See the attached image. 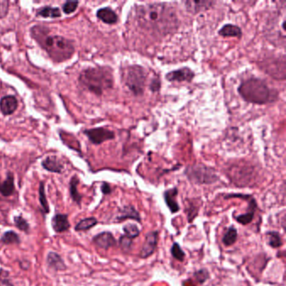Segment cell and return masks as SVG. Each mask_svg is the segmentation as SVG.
<instances>
[{"mask_svg": "<svg viewBox=\"0 0 286 286\" xmlns=\"http://www.w3.org/2000/svg\"><path fill=\"white\" fill-rule=\"evenodd\" d=\"M36 16L49 19H57L61 16V10L57 7H52L51 5H46L36 11Z\"/></svg>", "mask_w": 286, "mask_h": 286, "instance_id": "cell-24", "label": "cell"}, {"mask_svg": "<svg viewBox=\"0 0 286 286\" xmlns=\"http://www.w3.org/2000/svg\"><path fill=\"white\" fill-rule=\"evenodd\" d=\"M0 242L5 245L20 244V236L15 231L9 230V231L4 232V234L2 235L1 239H0Z\"/></svg>", "mask_w": 286, "mask_h": 286, "instance_id": "cell-29", "label": "cell"}, {"mask_svg": "<svg viewBox=\"0 0 286 286\" xmlns=\"http://www.w3.org/2000/svg\"><path fill=\"white\" fill-rule=\"evenodd\" d=\"M78 5V1H67V2L63 4V5L61 6V9H62L64 14L71 15L77 10Z\"/></svg>", "mask_w": 286, "mask_h": 286, "instance_id": "cell-35", "label": "cell"}, {"mask_svg": "<svg viewBox=\"0 0 286 286\" xmlns=\"http://www.w3.org/2000/svg\"><path fill=\"white\" fill-rule=\"evenodd\" d=\"M93 242L96 246L103 250H108L117 243L113 233L110 232H103L94 236Z\"/></svg>", "mask_w": 286, "mask_h": 286, "instance_id": "cell-13", "label": "cell"}, {"mask_svg": "<svg viewBox=\"0 0 286 286\" xmlns=\"http://www.w3.org/2000/svg\"><path fill=\"white\" fill-rule=\"evenodd\" d=\"M171 253H172V255L173 256L174 259H176V260H178L180 262H183L185 260L186 254L184 253L183 250H182L178 242H174L172 249H171Z\"/></svg>", "mask_w": 286, "mask_h": 286, "instance_id": "cell-33", "label": "cell"}, {"mask_svg": "<svg viewBox=\"0 0 286 286\" xmlns=\"http://www.w3.org/2000/svg\"><path fill=\"white\" fill-rule=\"evenodd\" d=\"M256 208H257V202H256L255 199L254 198V196H252L249 200V207H248L247 213L235 217V220L243 226L250 224L254 220Z\"/></svg>", "mask_w": 286, "mask_h": 286, "instance_id": "cell-20", "label": "cell"}, {"mask_svg": "<svg viewBox=\"0 0 286 286\" xmlns=\"http://www.w3.org/2000/svg\"><path fill=\"white\" fill-rule=\"evenodd\" d=\"M43 169L52 173L61 174L64 171V165L57 155H48L42 162Z\"/></svg>", "mask_w": 286, "mask_h": 286, "instance_id": "cell-15", "label": "cell"}, {"mask_svg": "<svg viewBox=\"0 0 286 286\" xmlns=\"http://www.w3.org/2000/svg\"><path fill=\"white\" fill-rule=\"evenodd\" d=\"M218 34L221 36L223 37H236V38H241L242 35V29L236 25L232 24H227L223 25L218 31Z\"/></svg>", "mask_w": 286, "mask_h": 286, "instance_id": "cell-23", "label": "cell"}, {"mask_svg": "<svg viewBox=\"0 0 286 286\" xmlns=\"http://www.w3.org/2000/svg\"><path fill=\"white\" fill-rule=\"evenodd\" d=\"M186 6V10L188 12L196 15L200 12H205L211 10L216 5L215 1L210 0H188L184 2Z\"/></svg>", "mask_w": 286, "mask_h": 286, "instance_id": "cell-12", "label": "cell"}, {"mask_svg": "<svg viewBox=\"0 0 286 286\" xmlns=\"http://www.w3.org/2000/svg\"><path fill=\"white\" fill-rule=\"evenodd\" d=\"M122 229H124V232H125V236H127L128 237H130L131 239L134 240L140 236V228L135 224L128 223L122 228Z\"/></svg>", "mask_w": 286, "mask_h": 286, "instance_id": "cell-31", "label": "cell"}, {"mask_svg": "<svg viewBox=\"0 0 286 286\" xmlns=\"http://www.w3.org/2000/svg\"><path fill=\"white\" fill-rule=\"evenodd\" d=\"M122 76L125 86L130 89L134 95L139 97L144 94L147 72L143 66L139 65L127 66L124 69Z\"/></svg>", "mask_w": 286, "mask_h": 286, "instance_id": "cell-5", "label": "cell"}, {"mask_svg": "<svg viewBox=\"0 0 286 286\" xmlns=\"http://www.w3.org/2000/svg\"><path fill=\"white\" fill-rule=\"evenodd\" d=\"M98 221L97 218L94 217H90V218H84L83 220L80 221L76 227L75 230L76 232H84V231H88L91 228H94L98 224Z\"/></svg>", "mask_w": 286, "mask_h": 286, "instance_id": "cell-28", "label": "cell"}, {"mask_svg": "<svg viewBox=\"0 0 286 286\" xmlns=\"http://www.w3.org/2000/svg\"><path fill=\"white\" fill-rule=\"evenodd\" d=\"M79 182H80V180H79L78 176L76 175L72 176L69 182V191H70V196L74 202H76L77 205H81L83 196L79 193L78 190H77Z\"/></svg>", "mask_w": 286, "mask_h": 286, "instance_id": "cell-25", "label": "cell"}, {"mask_svg": "<svg viewBox=\"0 0 286 286\" xmlns=\"http://www.w3.org/2000/svg\"><path fill=\"white\" fill-rule=\"evenodd\" d=\"M39 204L42 206V211L45 214H48L50 213L49 203L47 200L46 191H45L44 181H40L39 186Z\"/></svg>", "mask_w": 286, "mask_h": 286, "instance_id": "cell-30", "label": "cell"}, {"mask_svg": "<svg viewBox=\"0 0 286 286\" xmlns=\"http://www.w3.org/2000/svg\"><path fill=\"white\" fill-rule=\"evenodd\" d=\"M9 10H10V2L7 0L4 1L0 0V19H4L7 16Z\"/></svg>", "mask_w": 286, "mask_h": 286, "instance_id": "cell-37", "label": "cell"}, {"mask_svg": "<svg viewBox=\"0 0 286 286\" xmlns=\"http://www.w3.org/2000/svg\"><path fill=\"white\" fill-rule=\"evenodd\" d=\"M84 134L92 144L99 145L108 140H114L115 133L105 127L93 128L84 130Z\"/></svg>", "mask_w": 286, "mask_h": 286, "instance_id": "cell-9", "label": "cell"}, {"mask_svg": "<svg viewBox=\"0 0 286 286\" xmlns=\"http://www.w3.org/2000/svg\"><path fill=\"white\" fill-rule=\"evenodd\" d=\"M194 277L199 284H203L210 278V274L207 269H200L194 273Z\"/></svg>", "mask_w": 286, "mask_h": 286, "instance_id": "cell-36", "label": "cell"}, {"mask_svg": "<svg viewBox=\"0 0 286 286\" xmlns=\"http://www.w3.org/2000/svg\"><path fill=\"white\" fill-rule=\"evenodd\" d=\"M19 102L14 95H7L0 99V112L4 116H10L17 110Z\"/></svg>", "mask_w": 286, "mask_h": 286, "instance_id": "cell-14", "label": "cell"}, {"mask_svg": "<svg viewBox=\"0 0 286 286\" xmlns=\"http://www.w3.org/2000/svg\"><path fill=\"white\" fill-rule=\"evenodd\" d=\"M47 265L54 271H63L67 269L64 259L56 252H49L47 258Z\"/></svg>", "mask_w": 286, "mask_h": 286, "instance_id": "cell-22", "label": "cell"}, {"mask_svg": "<svg viewBox=\"0 0 286 286\" xmlns=\"http://www.w3.org/2000/svg\"><path fill=\"white\" fill-rule=\"evenodd\" d=\"M52 229L57 233H62L71 228V223L69 222L68 216L62 213H57L52 219Z\"/></svg>", "mask_w": 286, "mask_h": 286, "instance_id": "cell-16", "label": "cell"}, {"mask_svg": "<svg viewBox=\"0 0 286 286\" xmlns=\"http://www.w3.org/2000/svg\"><path fill=\"white\" fill-rule=\"evenodd\" d=\"M8 275L7 271L0 272V286H15L8 278Z\"/></svg>", "mask_w": 286, "mask_h": 286, "instance_id": "cell-38", "label": "cell"}, {"mask_svg": "<svg viewBox=\"0 0 286 286\" xmlns=\"http://www.w3.org/2000/svg\"><path fill=\"white\" fill-rule=\"evenodd\" d=\"M79 86L97 96L114 86V76L110 66H95L84 69L79 74Z\"/></svg>", "mask_w": 286, "mask_h": 286, "instance_id": "cell-3", "label": "cell"}, {"mask_svg": "<svg viewBox=\"0 0 286 286\" xmlns=\"http://www.w3.org/2000/svg\"><path fill=\"white\" fill-rule=\"evenodd\" d=\"M15 176L11 172H8L6 179L2 181L0 178V193L4 196H12L15 193Z\"/></svg>", "mask_w": 286, "mask_h": 286, "instance_id": "cell-21", "label": "cell"}, {"mask_svg": "<svg viewBox=\"0 0 286 286\" xmlns=\"http://www.w3.org/2000/svg\"><path fill=\"white\" fill-rule=\"evenodd\" d=\"M29 34L55 63L65 62L73 57L76 51L73 40L61 35H51L49 27L34 25L29 29Z\"/></svg>", "mask_w": 286, "mask_h": 286, "instance_id": "cell-2", "label": "cell"}, {"mask_svg": "<svg viewBox=\"0 0 286 286\" xmlns=\"http://www.w3.org/2000/svg\"><path fill=\"white\" fill-rule=\"evenodd\" d=\"M101 191L103 192V195H109L112 192V188L109 184L103 182L101 186Z\"/></svg>", "mask_w": 286, "mask_h": 286, "instance_id": "cell-40", "label": "cell"}, {"mask_svg": "<svg viewBox=\"0 0 286 286\" xmlns=\"http://www.w3.org/2000/svg\"><path fill=\"white\" fill-rule=\"evenodd\" d=\"M237 92L245 102L257 105H264L278 99L277 91L271 89L264 80L257 77L242 81Z\"/></svg>", "mask_w": 286, "mask_h": 286, "instance_id": "cell-4", "label": "cell"}, {"mask_svg": "<svg viewBox=\"0 0 286 286\" xmlns=\"http://www.w3.org/2000/svg\"><path fill=\"white\" fill-rule=\"evenodd\" d=\"M119 247L122 250V252L129 253L132 250L133 239L125 236V234L122 235L119 238Z\"/></svg>", "mask_w": 286, "mask_h": 286, "instance_id": "cell-34", "label": "cell"}, {"mask_svg": "<svg viewBox=\"0 0 286 286\" xmlns=\"http://www.w3.org/2000/svg\"><path fill=\"white\" fill-rule=\"evenodd\" d=\"M255 171L248 164L232 165L228 171V176L232 182L237 186H248L253 180Z\"/></svg>", "mask_w": 286, "mask_h": 286, "instance_id": "cell-8", "label": "cell"}, {"mask_svg": "<svg viewBox=\"0 0 286 286\" xmlns=\"http://www.w3.org/2000/svg\"><path fill=\"white\" fill-rule=\"evenodd\" d=\"M136 20L140 28L159 37L174 34L180 25L176 11L165 3L139 5Z\"/></svg>", "mask_w": 286, "mask_h": 286, "instance_id": "cell-1", "label": "cell"}, {"mask_svg": "<svg viewBox=\"0 0 286 286\" xmlns=\"http://www.w3.org/2000/svg\"><path fill=\"white\" fill-rule=\"evenodd\" d=\"M237 240V230L233 226H230L228 229L226 230L223 237V244L226 247H230L234 244Z\"/></svg>", "mask_w": 286, "mask_h": 286, "instance_id": "cell-26", "label": "cell"}, {"mask_svg": "<svg viewBox=\"0 0 286 286\" xmlns=\"http://www.w3.org/2000/svg\"><path fill=\"white\" fill-rule=\"evenodd\" d=\"M194 77H195V72L187 66L178 69V70L170 71L166 76L167 81H171V83H174V81L191 83Z\"/></svg>", "mask_w": 286, "mask_h": 286, "instance_id": "cell-11", "label": "cell"}, {"mask_svg": "<svg viewBox=\"0 0 286 286\" xmlns=\"http://www.w3.org/2000/svg\"><path fill=\"white\" fill-rule=\"evenodd\" d=\"M159 242V231H150L147 232L144 237V244L140 250V259H146L151 256L156 250L157 245Z\"/></svg>", "mask_w": 286, "mask_h": 286, "instance_id": "cell-10", "label": "cell"}, {"mask_svg": "<svg viewBox=\"0 0 286 286\" xmlns=\"http://www.w3.org/2000/svg\"><path fill=\"white\" fill-rule=\"evenodd\" d=\"M267 243L273 248V249H278L281 247L283 245V240L279 232L276 231H269L266 232Z\"/></svg>", "mask_w": 286, "mask_h": 286, "instance_id": "cell-27", "label": "cell"}, {"mask_svg": "<svg viewBox=\"0 0 286 286\" xmlns=\"http://www.w3.org/2000/svg\"><path fill=\"white\" fill-rule=\"evenodd\" d=\"M160 88H161V81L159 77H154V79H152L151 84L149 85L150 91L153 93H157L159 92Z\"/></svg>", "mask_w": 286, "mask_h": 286, "instance_id": "cell-39", "label": "cell"}, {"mask_svg": "<svg viewBox=\"0 0 286 286\" xmlns=\"http://www.w3.org/2000/svg\"><path fill=\"white\" fill-rule=\"evenodd\" d=\"M178 189L177 187L168 189L164 192L165 202L167 204V208H169L172 214L178 213L181 210V208L179 206L177 201V196H178Z\"/></svg>", "mask_w": 286, "mask_h": 286, "instance_id": "cell-18", "label": "cell"}, {"mask_svg": "<svg viewBox=\"0 0 286 286\" xmlns=\"http://www.w3.org/2000/svg\"><path fill=\"white\" fill-rule=\"evenodd\" d=\"M118 215L116 218V222H122V221L131 219L135 220L138 223H141V217L135 207L132 205L125 206L124 208L120 209Z\"/></svg>", "mask_w": 286, "mask_h": 286, "instance_id": "cell-17", "label": "cell"}, {"mask_svg": "<svg viewBox=\"0 0 286 286\" xmlns=\"http://www.w3.org/2000/svg\"><path fill=\"white\" fill-rule=\"evenodd\" d=\"M14 223L18 229L28 233L29 232V224L26 219L23 218L22 216H15L14 218Z\"/></svg>", "mask_w": 286, "mask_h": 286, "instance_id": "cell-32", "label": "cell"}, {"mask_svg": "<svg viewBox=\"0 0 286 286\" xmlns=\"http://www.w3.org/2000/svg\"><path fill=\"white\" fill-rule=\"evenodd\" d=\"M185 175L189 181L196 185H211L219 180L215 169L203 164L189 166L185 170Z\"/></svg>", "mask_w": 286, "mask_h": 286, "instance_id": "cell-6", "label": "cell"}, {"mask_svg": "<svg viewBox=\"0 0 286 286\" xmlns=\"http://www.w3.org/2000/svg\"><path fill=\"white\" fill-rule=\"evenodd\" d=\"M260 68L268 75L277 80L285 79V59L280 57H265L259 63Z\"/></svg>", "mask_w": 286, "mask_h": 286, "instance_id": "cell-7", "label": "cell"}, {"mask_svg": "<svg viewBox=\"0 0 286 286\" xmlns=\"http://www.w3.org/2000/svg\"><path fill=\"white\" fill-rule=\"evenodd\" d=\"M96 16L98 20L107 25H115L118 21V16L110 7L101 8L96 13Z\"/></svg>", "mask_w": 286, "mask_h": 286, "instance_id": "cell-19", "label": "cell"}]
</instances>
